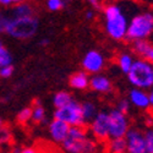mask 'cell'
I'll use <instances>...</instances> for the list:
<instances>
[{"label":"cell","instance_id":"obj_14","mask_svg":"<svg viewBox=\"0 0 153 153\" xmlns=\"http://www.w3.org/2000/svg\"><path fill=\"white\" fill-rule=\"evenodd\" d=\"M70 86L74 90L77 91H83L86 88L90 87V76L88 74H86L85 71L81 72H76L70 77Z\"/></svg>","mask_w":153,"mask_h":153},{"label":"cell","instance_id":"obj_2","mask_svg":"<svg viewBox=\"0 0 153 153\" xmlns=\"http://www.w3.org/2000/svg\"><path fill=\"white\" fill-rule=\"evenodd\" d=\"M104 16V30L107 34L114 41H124L126 39L127 26L129 20L123 10L121 5L113 3L108 4L103 9Z\"/></svg>","mask_w":153,"mask_h":153},{"label":"cell","instance_id":"obj_26","mask_svg":"<svg viewBox=\"0 0 153 153\" xmlns=\"http://www.w3.org/2000/svg\"><path fill=\"white\" fill-rule=\"evenodd\" d=\"M130 107H131V104H130L129 99H120L118 102L115 109L119 110V111H121L123 114H127V113H129V110H130Z\"/></svg>","mask_w":153,"mask_h":153},{"label":"cell","instance_id":"obj_5","mask_svg":"<svg viewBox=\"0 0 153 153\" xmlns=\"http://www.w3.org/2000/svg\"><path fill=\"white\" fill-rule=\"evenodd\" d=\"M38 20L36 16L30 17H10L7 27H6V34L15 39H30L33 37L38 31Z\"/></svg>","mask_w":153,"mask_h":153},{"label":"cell","instance_id":"obj_35","mask_svg":"<svg viewBox=\"0 0 153 153\" xmlns=\"http://www.w3.org/2000/svg\"><path fill=\"white\" fill-rule=\"evenodd\" d=\"M41 153H60V152L55 151V149H42Z\"/></svg>","mask_w":153,"mask_h":153},{"label":"cell","instance_id":"obj_22","mask_svg":"<svg viewBox=\"0 0 153 153\" xmlns=\"http://www.w3.org/2000/svg\"><path fill=\"white\" fill-rule=\"evenodd\" d=\"M17 121L20 124H27L30 121H32V108L27 107L23 108L19 114H17Z\"/></svg>","mask_w":153,"mask_h":153},{"label":"cell","instance_id":"obj_31","mask_svg":"<svg viewBox=\"0 0 153 153\" xmlns=\"http://www.w3.org/2000/svg\"><path fill=\"white\" fill-rule=\"evenodd\" d=\"M42 149L41 148H37V147H26V148H22L20 153H41Z\"/></svg>","mask_w":153,"mask_h":153},{"label":"cell","instance_id":"obj_4","mask_svg":"<svg viewBox=\"0 0 153 153\" xmlns=\"http://www.w3.org/2000/svg\"><path fill=\"white\" fill-rule=\"evenodd\" d=\"M127 80L134 88L148 90L153 87V65L147 60L138 58L135 59L130 71L127 72Z\"/></svg>","mask_w":153,"mask_h":153},{"label":"cell","instance_id":"obj_3","mask_svg":"<svg viewBox=\"0 0 153 153\" xmlns=\"http://www.w3.org/2000/svg\"><path fill=\"white\" fill-rule=\"evenodd\" d=\"M153 33V14L151 11H141L135 14L129 20L126 39L136 41H147V38Z\"/></svg>","mask_w":153,"mask_h":153},{"label":"cell","instance_id":"obj_12","mask_svg":"<svg viewBox=\"0 0 153 153\" xmlns=\"http://www.w3.org/2000/svg\"><path fill=\"white\" fill-rule=\"evenodd\" d=\"M90 88L97 93H110L113 90V85L107 76L96 74L90 77Z\"/></svg>","mask_w":153,"mask_h":153},{"label":"cell","instance_id":"obj_37","mask_svg":"<svg viewBox=\"0 0 153 153\" xmlns=\"http://www.w3.org/2000/svg\"><path fill=\"white\" fill-rule=\"evenodd\" d=\"M1 126H4V123H3V119L0 118V127H1Z\"/></svg>","mask_w":153,"mask_h":153},{"label":"cell","instance_id":"obj_11","mask_svg":"<svg viewBox=\"0 0 153 153\" xmlns=\"http://www.w3.org/2000/svg\"><path fill=\"white\" fill-rule=\"evenodd\" d=\"M70 129L71 127L68 124H65L61 120H58V119H53L48 125L49 136L52 138V141L58 145H61L66 140V137L69 136Z\"/></svg>","mask_w":153,"mask_h":153},{"label":"cell","instance_id":"obj_24","mask_svg":"<svg viewBox=\"0 0 153 153\" xmlns=\"http://www.w3.org/2000/svg\"><path fill=\"white\" fill-rule=\"evenodd\" d=\"M145 135V141L148 153H153V127H149L146 131H143Z\"/></svg>","mask_w":153,"mask_h":153},{"label":"cell","instance_id":"obj_10","mask_svg":"<svg viewBox=\"0 0 153 153\" xmlns=\"http://www.w3.org/2000/svg\"><path fill=\"white\" fill-rule=\"evenodd\" d=\"M105 66V58L98 50H90L82 59V68L86 74L96 75L100 74V71Z\"/></svg>","mask_w":153,"mask_h":153},{"label":"cell","instance_id":"obj_23","mask_svg":"<svg viewBox=\"0 0 153 153\" xmlns=\"http://www.w3.org/2000/svg\"><path fill=\"white\" fill-rule=\"evenodd\" d=\"M11 142V131L5 126L0 127V148Z\"/></svg>","mask_w":153,"mask_h":153},{"label":"cell","instance_id":"obj_19","mask_svg":"<svg viewBox=\"0 0 153 153\" xmlns=\"http://www.w3.org/2000/svg\"><path fill=\"white\" fill-rule=\"evenodd\" d=\"M72 100V96L66 92V91H60V92H56L53 97V104L55 107V109L58 108H61L64 105L69 104L70 102Z\"/></svg>","mask_w":153,"mask_h":153},{"label":"cell","instance_id":"obj_27","mask_svg":"<svg viewBox=\"0 0 153 153\" xmlns=\"http://www.w3.org/2000/svg\"><path fill=\"white\" fill-rule=\"evenodd\" d=\"M12 74H14V66H12V64L0 66V77L1 79H9Z\"/></svg>","mask_w":153,"mask_h":153},{"label":"cell","instance_id":"obj_13","mask_svg":"<svg viewBox=\"0 0 153 153\" xmlns=\"http://www.w3.org/2000/svg\"><path fill=\"white\" fill-rule=\"evenodd\" d=\"M129 102L130 104L138 108V109H148L151 107L149 99H148V92L140 88H132L129 93Z\"/></svg>","mask_w":153,"mask_h":153},{"label":"cell","instance_id":"obj_25","mask_svg":"<svg viewBox=\"0 0 153 153\" xmlns=\"http://www.w3.org/2000/svg\"><path fill=\"white\" fill-rule=\"evenodd\" d=\"M47 7L50 11H59L65 6V1L64 0H47Z\"/></svg>","mask_w":153,"mask_h":153},{"label":"cell","instance_id":"obj_7","mask_svg":"<svg viewBox=\"0 0 153 153\" xmlns=\"http://www.w3.org/2000/svg\"><path fill=\"white\" fill-rule=\"evenodd\" d=\"M108 127L110 138H124L131 127L126 114L113 109L108 113Z\"/></svg>","mask_w":153,"mask_h":153},{"label":"cell","instance_id":"obj_6","mask_svg":"<svg viewBox=\"0 0 153 153\" xmlns=\"http://www.w3.org/2000/svg\"><path fill=\"white\" fill-rule=\"evenodd\" d=\"M54 119L64 121L65 124H68L70 127L85 126L86 125V121H85L83 115H82L81 103L76 102L75 99H72L69 104L55 109Z\"/></svg>","mask_w":153,"mask_h":153},{"label":"cell","instance_id":"obj_36","mask_svg":"<svg viewBox=\"0 0 153 153\" xmlns=\"http://www.w3.org/2000/svg\"><path fill=\"white\" fill-rule=\"evenodd\" d=\"M49 44V39L48 38H44V39H42V45H48Z\"/></svg>","mask_w":153,"mask_h":153},{"label":"cell","instance_id":"obj_33","mask_svg":"<svg viewBox=\"0 0 153 153\" xmlns=\"http://www.w3.org/2000/svg\"><path fill=\"white\" fill-rule=\"evenodd\" d=\"M94 16H96V15H94V11H93V10H88V11L86 12V19H87V20H93Z\"/></svg>","mask_w":153,"mask_h":153},{"label":"cell","instance_id":"obj_18","mask_svg":"<svg viewBox=\"0 0 153 153\" xmlns=\"http://www.w3.org/2000/svg\"><path fill=\"white\" fill-rule=\"evenodd\" d=\"M107 151L109 153H126L125 138H109L107 143Z\"/></svg>","mask_w":153,"mask_h":153},{"label":"cell","instance_id":"obj_8","mask_svg":"<svg viewBox=\"0 0 153 153\" xmlns=\"http://www.w3.org/2000/svg\"><path fill=\"white\" fill-rule=\"evenodd\" d=\"M90 135L97 140L98 142L104 143L109 141V127H108V113L107 111H98L97 115L90 121L88 126Z\"/></svg>","mask_w":153,"mask_h":153},{"label":"cell","instance_id":"obj_1","mask_svg":"<svg viewBox=\"0 0 153 153\" xmlns=\"http://www.w3.org/2000/svg\"><path fill=\"white\" fill-rule=\"evenodd\" d=\"M64 153H102L103 146L94 140L85 126L70 129L69 136L61 143Z\"/></svg>","mask_w":153,"mask_h":153},{"label":"cell","instance_id":"obj_15","mask_svg":"<svg viewBox=\"0 0 153 153\" xmlns=\"http://www.w3.org/2000/svg\"><path fill=\"white\" fill-rule=\"evenodd\" d=\"M30 16H34V10L31 4L25 1L15 5L10 14V17H30Z\"/></svg>","mask_w":153,"mask_h":153},{"label":"cell","instance_id":"obj_21","mask_svg":"<svg viewBox=\"0 0 153 153\" xmlns=\"http://www.w3.org/2000/svg\"><path fill=\"white\" fill-rule=\"evenodd\" d=\"M12 62V56L9 53V50L4 47L3 42L0 41V66L4 65H10Z\"/></svg>","mask_w":153,"mask_h":153},{"label":"cell","instance_id":"obj_28","mask_svg":"<svg viewBox=\"0 0 153 153\" xmlns=\"http://www.w3.org/2000/svg\"><path fill=\"white\" fill-rule=\"evenodd\" d=\"M10 20V15H6L4 12H0V33H5L6 27Z\"/></svg>","mask_w":153,"mask_h":153},{"label":"cell","instance_id":"obj_16","mask_svg":"<svg viewBox=\"0 0 153 153\" xmlns=\"http://www.w3.org/2000/svg\"><path fill=\"white\" fill-rule=\"evenodd\" d=\"M134 61H135V58L130 53H121L117 58V64H118L119 69L121 70V72H124L126 75H127V72L130 71Z\"/></svg>","mask_w":153,"mask_h":153},{"label":"cell","instance_id":"obj_20","mask_svg":"<svg viewBox=\"0 0 153 153\" xmlns=\"http://www.w3.org/2000/svg\"><path fill=\"white\" fill-rule=\"evenodd\" d=\"M32 121L36 124H42L45 121V109L39 103H36L32 107Z\"/></svg>","mask_w":153,"mask_h":153},{"label":"cell","instance_id":"obj_17","mask_svg":"<svg viewBox=\"0 0 153 153\" xmlns=\"http://www.w3.org/2000/svg\"><path fill=\"white\" fill-rule=\"evenodd\" d=\"M81 108H82V115H83L86 124L92 121V119L98 114V108L93 102L87 100L85 103H81Z\"/></svg>","mask_w":153,"mask_h":153},{"label":"cell","instance_id":"obj_30","mask_svg":"<svg viewBox=\"0 0 153 153\" xmlns=\"http://www.w3.org/2000/svg\"><path fill=\"white\" fill-rule=\"evenodd\" d=\"M25 0H0V5L1 6H5V7H9V6H15L20 3H23Z\"/></svg>","mask_w":153,"mask_h":153},{"label":"cell","instance_id":"obj_38","mask_svg":"<svg viewBox=\"0 0 153 153\" xmlns=\"http://www.w3.org/2000/svg\"><path fill=\"white\" fill-rule=\"evenodd\" d=\"M64 1H65V3H66V1H71V0H64Z\"/></svg>","mask_w":153,"mask_h":153},{"label":"cell","instance_id":"obj_9","mask_svg":"<svg viewBox=\"0 0 153 153\" xmlns=\"http://www.w3.org/2000/svg\"><path fill=\"white\" fill-rule=\"evenodd\" d=\"M124 138L126 141V153H148L143 131L140 129L132 127L127 131Z\"/></svg>","mask_w":153,"mask_h":153},{"label":"cell","instance_id":"obj_34","mask_svg":"<svg viewBox=\"0 0 153 153\" xmlns=\"http://www.w3.org/2000/svg\"><path fill=\"white\" fill-rule=\"evenodd\" d=\"M148 99H149L151 107H153V88H151V91L148 92Z\"/></svg>","mask_w":153,"mask_h":153},{"label":"cell","instance_id":"obj_29","mask_svg":"<svg viewBox=\"0 0 153 153\" xmlns=\"http://www.w3.org/2000/svg\"><path fill=\"white\" fill-rule=\"evenodd\" d=\"M141 58L145 59V60H147L149 64H152V65H153V45L152 44L148 45V48L146 49V52L143 53V55Z\"/></svg>","mask_w":153,"mask_h":153},{"label":"cell","instance_id":"obj_32","mask_svg":"<svg viewBox=\"0 0 153 153\" xmlns=\"http://www.w3.org/2000/svg\"><path fill=\"white\" fill-rule=\"evenodd\" d=\"M87 4H90V6H92L93 9H99L102 6V0H85Z\"/></svg>","mask_w":153,"mask_h":153}]
</instances>
